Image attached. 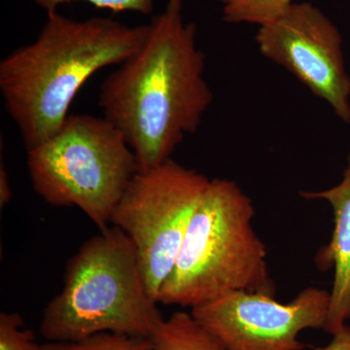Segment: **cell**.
<instances>
[{"instance_id":"16","label":"cell","mask_w":350,"mask_h":350,"mask_svg":"<svg viewBox=\"0 0 350 350\" xmlns=\"http://www.w3.org/2000/svg\"><path fill=\"white\" fill-rule=\"evenodd\" d=\"M12 198L8 174L3 163H0V206L5 207Z\"/></svg>"},{"instance_id":"4","label":"cell","mask_w":350,"mask_h":350,"mask_svg":"<svg viewBox=\"0 0 350 350\" xmlns=\"http://www.w3.org/2000/svg\"><path fill=\"white\" fill-rule=\"evenodd\" d=\"M252 200L236 182L211 179L158 303L193 308L230 292L275 295Z\"/></svg>"},{"instance_id":"9","label":"cell","mask_w":350,"mask_h":350,"mask_svg":"<svg viewBox=\"0 0 350 350\" xmlns=\"http://www.w3.org/2000/svg\"><path fill=\"white\" fill-rule=\"evenodd\" d=\"M308 200H323L333 211L330 241L319 251L317 266L333 269L330 306L324 331L333 335L350 321V154L342 179L337 185L319 192H301Z\"/></svg>"},{"instance_id":"13","label":"cell","mask_w":350,"mask_h":350,"mask_svg":"<svg viewBox=\"0 0 350 350\" xmlns=\"http://www.w3.org/2000/svg\"><path fill=\"white\" fill-rule=\"evenodd\" d=\"M0 350H45L17 312L0 313Z\"/></svg>"},{"instance_id":"11","label":"cell","mask_w":350,"mask_h":350,"mask_svg":"<svg viewBox=\"0 0 350 350\" xmlns=\"http://www.w3.org/2000/svg\"><path fill=\"white\" fill-rule=\"evenodd\" d=\"M223 6V19L230 24L264 25L275 19L294 0H217Z\"/></svg>"},{"instance_id":"14","label":"cell","mask_w":350,"mask_h":350,"mask_svg":"<svg viewBox=\"0 0 350 350\" xmlns=\"http://www.w3.org/2000/svg\"><path fill=\"white\" fill-rule=\"evenodd\" d=\"M47 13L57 11L59 6L71 2H88L98 9H107L112 12H133L150 15L154 10L155 0H32Z\"/></svg>"},{"instance_id":"5","label":"cell","mask_w":350,"mask_h":350,"mask_svg":"<svg viewBox=\"0 0 350 350\" xmlns=\"http://www.w3.org/2000/svg\"><path fill=\"white\" fill-rule=\"evenodd\" d=\"M36 194L54 206H76L100 231L140 172L125 137L105 117L69 115L59 130L27 150Z\"/></svg>"},{"instance_id":"6","label":"cell","mask_w":350,"mask_h":350,"mask_svg":"<svg viewBox=\"0 0 350 350\" xmlns=\"http://www.w3.org/2000/svg\"><path fill=\"white\" fill-rule=\"evenodd\" d=\"M211 180L170 159L138 172L113 211L110 225L125 232L135 245L147 288L157 303Z\"/></svg>"},{"instance_id":"3","label":"cell","mask_w":350,"mask_h":350,"mask_svg":"<svg viewBox=\"0 0 350 350\" xmlns=\"http://www.w3.org/2000/svg\"><path fill=\"white\" fill-rule=\"evenodd\" d=\"M163 319L135 245L110 225L69 260L63 289L44 308L39 333L50 342H77L100 333L150 338Z\"/></svg>"},{"instance_id":"12","label":"cell","mask_w":350,"mask_h":350,"mask_svg":"<svg viewBox=\"0 0 350 350\" xmlns=\"http://www.w3.org/2000/svg\"><path fill=\"white\" fill-rule=\"evenodd\" d=\"M45 350H156L150 338L100 333L77 342H46Z\"/></svg>"},{"instance_id":"1","label":"cell","mask_w":350,"mask_h":350,"mask_svg":"<svg viewBox=\"0 0 350 350\" xmlns=\"http://www.w3.org/2000/svg\"><path fill=\"white\" fill-rule=\"evenodd\" d=\"M148 27L144 45L107 76L98 96L103 117L123 133L142 172L172 159L214 98L183 0H169Z\"/></svg>"},{"instance_id":"15","label":"cell","mask_w":350,"mask_h":350,"mask_svg":"<svg viewBox=\"0 0 350 350\" xmlns=\"http://www.w3.org/2000/svg\"><path fill=\"white\" fill-rule=\"evenodd\" d=\"M331 342L325 347L312 350H350V327L347 324L334 333Z\"/></svg>"},{"instance_id":"2","label":"cell","mask_w":350,"mask_h":350,"mask_svg":"<svg viewBox=\"0 0 350 350\" xmlns=\"http://www.w3.org/2000/svg\"><path fill=\"white\" fill-rule=\"evenodd\" d=\"M148 31V25L131 27L111 18L78 21L48 13L38 38L0 62L4 108L27 150L52 137L85 83L133 56Z\"/></svg>"},{"instance_id":"7","label":"cell","mask_w":350,"mask_h":350,"mask_svg":"<svg viewBox=\"0 0 350 350\" xmlns=\"http://www.w3.org/2000/svg\"><path fill=\"white\" fill-rule=\"evenodd\" d=\"M330 291L306 287L289 301L256 292H230L191 308V313L226 350H304L299 335L324 330Z\"/></svg>"},{"instance_id":"10","label":"cell","mask_w":350,"mask_h":350,"mask_svg":"<svg viewBox=\"0 0 350 350\" xmlns=\"http://www.w3.org/2000/svg\"><path fill=\"white\" fill-rule=\"evenodd\" d=\"M150 340L156 350H226L191 312H175L163 319Z\"/></svg>"},{"instance_id":"8","label":"cell","mask_w":350,"mask_h":350,"mask_svg":"<svg viewBox=\"0 0 350 350\" xmlns=\"http://www.w3.org/2000/svg\"><path fill=\"white\" fill-rule=\"evenodd\" d=\"M255 41L262 56L286 68L350 124V76L342 34L319 7L293 2L260 25Z\"/></svg>"}]
</instances>
